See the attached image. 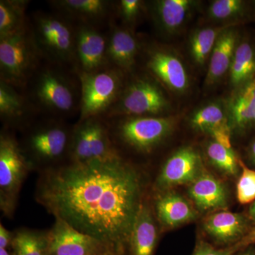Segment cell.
<instances>
[{"mask_svg": "<svg viewBox=\"0 0 255 255\" xmlns=\"http://www.w3.org/2000/svg\"><path fill=\"white\" fill-rule=\"evenodd\" d=\"M144 194L141 172L119 154L41 171L36 197L55 219L98 240L112 255H129Z\"/></svg>", "mask_w": 255, "mask_h": 255, "instance_id": "6da1fadb", "label": "cell"}, {"mask_svg": "<svg viewBox=\"0 0 255 255\" xmlns=\"http://www.w3.org/2000/svg\"><path fill=\"white\" fill-rule=\"evenodd\" d=\"M22 92L38 116L66 120L80 114L81 84L73 69L44 60Z\"/></svg>", "mask_w": 255, "mask_h": 255, "instance_id": "7a4b0ae2", "label": "cell"}, {"mask_svg": "<svg viewBox=\"0 0 255 255\" xmlns=\"http://www.w3.org/2000/svg\"><path fill=\"white\" fill-rule=\"evenodd\" d=\"M73 127L64 119L38 116L21 129L18 141L32 168L43 171L70 162Z\"/></svg>", "mask_w": 255, "mask_h": 255, "instance_id": "3957f363", "label": "cell"}, {"mask_svg": "<svg viewBox=\"0 0 255 255\" xmlns=\"http://www.w3.org/2000/svg\"><path fill=\"white\" fill-rule=\"evenodd\" d=\"M115 148L150 155L173 132V116H143L106 119Z\"/></svg>", "mask_w": 255, "mask_h": 255, "instance_id": "277c9868", "label": "cell"}, {"mask_svg": "<svg viewBox=\"0 0 255 255\" xmlns=\"http://www.w3.org/2000/svg\"><path fill=\"white\" fill-rule=\"evenodd\" d=\"M28 19L43 59L75 70L76 23L55 11H34Z\"/></svg>", "mask_w": 255, "mask_h": 255, "instance_id": "5b68a950", "label": "cell"}, {"mask_svg": "<svg viewBox=\"0 0 255 255\" xmlns=\"http://www.w3.org/2000/svg\"><path fill=\"white\" fill-rule=\"evenodd\" d=\"M165 90L147 72L128 75L118 100L104 118L169 115L172 106Z\"/></svg>", "mask_w": 255, "mask_h": 255, "instance_id": "8992f818", "label": "cell"}, {"mask_svg": "<svg viewBox=\"0 0 255 255\" xmlns=\"http://www.w3.org/2000/svg\"><path fill=\"white\" fill-rule=\"evenodd\" d=\"M29 26L0 38V80L23 92L28 80L43 63Z\"/></svg>", "mask_w": 255, "mask_h": 255, "instance_id": "52a82bcc", "label": "cell"}, {"mask_svg": "<svg viewBox=\"0 0 255 255\" xmlns=\"http://www.w3.org/2000/svg\"><path fill=\"white\" fill-rule=\"evenodd\" d=\"M31 168L14 132L2 128L0 134V208L7 217L14 214L20 189Z\"/></svg>", "mask_w": 255, "mask_h": 255, "instance_id": "ba28073f", "label": "cell"}, {"mask_svg": "<svg viewBox=\"0 0 255 255\" xmlns=\"http://www.w3.org/2000/svg\"><path fill=\"white\" fill-rule=\"evenodd\" d=\"M78 75L82 93L78 122L92 117H105L118 100L128 75L111 67Z\"/></svg>", "mask_w": 255, "mask_h": 255, "instance_id": "9c48e42d", "label": "cell"}, {"mask_svg": "<svg viewBox=\"0 0 255 255\" xmlns=\"http://www.w3.org/2000/svg\"><path fill=\"white\" fill-rule=\"evenodd\" d=\"M118 155L111 138L107 119L92 117L74 125L70 162L107 160Z\"/></svg>", "mask_w": 255, "mask_h": 255, "instance_id": "30bf717a", "label": "cell"}, {"mask_svg": "<svg viewBox=\"0 0 255 255\" xmlns=\"http://www.w3.org/2000/svg\"><path fill=\"white\" fill-rule=\"evenodd\" d=\"M141 56L144 71L169 92L177 95L186 93L190 87V78L182 58L165 47L142 42Z\"/></svg>", "mask_w": 255, "mask_h": 255, "instance_id": "8fae6325", "label": "cell"}, {"mask_svg": "<svg viewBox=\"0 0 255 255\" xmlns=\"http://www.w3.org/2000/svg\"><path fill=\"white\" fill-rule=\"evenodd\" d=\"M200 154L191 146L176 151L164 162L156 179L159 192L184 184H191L205 171Z\"/></svg>", "mask_w": 255, "mask_h": 255, "instance_id": "7c38bea8", "label": "cell"}, {"mask_svg": "<svg viewBox=\"0 0 255 255\" xmlns=\"http://www.w3.org/2000/svg\"><path fill=\"white\" fill-rule=\"evenodd\" d=\"M48 241L49 255H112L100 241L59 219L48 231Z\"/></svg>", "mask_w": 255, "mask_h": 255, "instance_id": "4fadbf2b", "label": "cell"}, {"mask_svg": "<svg viewBox=\"0 0 255 255\" xmlns=\"http://www.w3.org/2000/svg\"><path fill=\"white\" fill-rule=\"evenodd\" d=\"M110 67L107 60V35L90 25L76 24L75 70L90 73Z\"/></svg>", "mask_w": 255, "mask_h": 255, "instance_id": "5bb4252c", "label": "cell"}, {"mask_svg": "<svg viewBox=\"0 0 255 255\" xmlns=\"http://www.w3.org/2000/svg\"><path fill=\"white\" fill-rule=\"evenodd\" d=\"M107 60L110 67L128 76L136 73L141 56L142 41L135 31L115 21L107 30Z\"/></svg>", "mask_w": 255, "mask_h": 255, "instance_id": "9a60e30c", "label": "cell"}, {"mask_svg": "<svg viewBox=\"0 0 255 255\" xmlns=\"http://www.w3.org/2000/svg\"><path fill=\"white\" fill-rule=\"evenodd\" d=\"M200 1L155 0L147 1V13L159 35L169 38L179 34L190 21Z\"/></svg>", "mask_w": 255, "mask_h": 255, "instance_id": "2e32d148", "label": "cell"}, {"mask_svg": "<svg viewBox=\"0 0 255 255\" xmlns=\"http://www.w3.org/2000/svg\"><path fill=\"white\" fill-rule=\"evenodd\" d=\"M53 9L74 23L107 28L115 22V1L110 0H54L48 1Z\"/></svg>", "mask_w": 255, "mask_h": 255, "instance_id": "e0dca14e", "label": "cell"}, {"mask_svg": "<svg viewBox=\"0 0 255 255\" xmlns=\"http://www.w3.org/2000/svg\"><path fill=\"white\" fill-rule=\"evenodd\" d=\"M38 116L22 92L0 80V119L3 128L21 130Z\"/></svg>", "mask_w": 255, "mask_h": 255, "instance_id": "ac0fdd59", "label": "cell"}, {"mask_svg": "<svg viewBox=\"0 0 255 255\" xmlns=\"http://www.w3.org/2000/svg\"><path fill=\"white\" fill-rule=\"evenodd\" d=\"M154 214L164 228H173L194 221L197 212L192 205L180 194L164 191L156 195Z\"/></svg>", "mask_w": 255, "mask_h": 255, "instance_id": "d6986e66", "label": "cell"}, {"mask_svg": "<svg viewBox=\"0 0 255 255\" xmlns=\"http://www.w3.org/2000/svg\"><path fill=\"white\" fill-rule=\"evenodd\" d=\"M240 40L239 33L235 26L226 28L221 33L208 63L206 86H214L228 75Z\"/></svg>", "mask_w": 255, "mask_h": 255, "instance_id": "ffe728a7", "label": "cell"}, {"mask_svg": "<svg viewBox=\"0 0 255 255\" xmlns=\"http://www.w3.org/2000/svg\"><path fill=\"white\" fill-rule=\"evenodd\" d=\"M203 228L216 243L221 245L239 242L248 232V222L243 215L225 210L207 216Z\"/></svg>", "mask_w": 255, "mask_h": 255, "instance_id": "44dd1931", "label": "cell"}, {"mask_svg": "<svg viewBox=\"0 0 255 255\" xmlns=\"http://www.w3.org/2000/svg\"><path fill=\"white\" fill-rule=\"evenodd\" d=\"M188 194L201 211H221L228 206V192L219 179L205 170L189 184Z\"/></svg>", "mask_w": 255, "mask_h": 255, "instance_id": "7402d4cb", "label": "cell"}, {"mask_svg": "<svg viewBox=\"0 0 255 255\" xmlns=\"http://www.w3.org/2000/svg\"><path fill=\"white\" fill-rule=\"evenodd\" d=\"M153 209L143 201L137 213L130 241L129 255H154L158 230Z\"/></svg>", "mask_w": 255, "mask_h": 255, "instance_id": "603a6c76", "label": "cell"}, {"mask_svg": "<svg viewBox=\"0 0 255 255\" xmlns=\"http://www.w3.org/2000/svg\"><path fill=\"white\" fill-rule=\"evenodd\" d=\"M227 110L232 130L243 131L255 123V78L235 90Z\"/></svg>", "mask_w": 255, "mask_h": 255, "instance_id": "cb8c5ba5", "label": "cell"}, {"mask_svg": "<svg viewBox=\"0 0 255 255\" xmlns=\"http://www.w3.org/2000/svg\"><path fill=\"white\" fill-rule=\"evenodd\" d=\"M235 26H204L191 33L188 43L189 55L193 63L200 68H205L221 33L226 28Z\"/></svg>", "mask_w": 255, "mask_h": 255, "instance_id": "d4e9b609", "label": "cell"}, {"mask_svg": "<svg viewBox=\"0 0 255 255\" xmlns=\"http://www.w3.org/2000/svg\"><path fill=\"white\" fill-rule=\"evenodd\" d=\"M228 76L234 90L255 78V47L251 41L240 40Z\"/></svg>", "mask_w": 255, "mask_h": 255, "instance_id": "484cf974", "label": "cell"}, {"mask_svg": "<svg viewBox=\"0 0 255 255\" xmlns=\"http://www.w3.org/2000/svg\"><path fill=\"white\" fill-rule=\"evenodd\" d=\"M28 0H0V38L23 31L28 25Z\"/></svg>", "mask_w": 255, "mask_h": 255, "instance_id": "4316f807", "label": "cell"}, {"mask_svg": "<svg viewBox=\"0 0 255 255\" xmlns=\"http://www.w3.org/2000/svg\"><path fill=\"white\" fill-rule=\"evenodd\" d=\"M247 4L242 0H215L206 9L208 22L218 26H236L246 16Z\"/></svg>", "mask_w": 255, "mask_h": 255, "instance_id": "83f0119b", "label": "cell"}, {"mask_svg": "<svg viewBox=\"0 0 255 255\" xmlns=\"http://www.w3.org/2000/svg\"><path fill=\"white\" fill-rule=\"evenodd\" d=\"M226 121H228L227 106L220 101H214L194 111L189 118V124L196 131L208 134Z\"/></svg>", "mask_w": 255, "mask_h": 255, "instance_id": "f1b7e54d", "label": "cell"}, {"mask_svg": "<svg viewBox=\"0 0 255 255\" xmlns=\"http://www.w3.org/2000/svg\"><path fill=\"white\" fill-rule=\"evenodd\" d=\"M12 255H49L48 231L22 228L14 232Z\"/></svg>", "mask_w": 255, "mask_h": 255, "instance_id": "f546056e", "label": "cell"}, {"mask_svg": "<svg viewBox=\"0 0 255 255\" xmlns=\"http://www.w3.org/2000/svg\"><path fill=\"white\" fill-rule=\"evenodd\" d=\"M210 162L216 168L229 176H236L239 172L240 159L233 148H228L214 140H211L206 149Z\"/></svg>", "mask_w": 255, "mask_h": 255, "instance_id": "4dcf8cb0", "label": "cell"}, {"mask_svg": "<svg viewBox=\"0 0 255 255\" xmlns=\"http://www.w3.org/2000/svg\"><path fill=\"white\" fill-rule=\"evenodd\" d=\"M116 18L124 27L135 29L147 13V1L142 0L115 1Z\"/></svg>", "mask_w": 255, "mask_h": 255, "instance_id": "1f68e13d", "label": "cell"}, {"mask_svg": "<svg viewBox=\"0 0 255 255\" xmlns=\"http://www.w3.org/2000/svg\"><path fill=\"white\" fill-rule=\"evenodd\" d=\"M242 173L237 184V198L241 204L255 201V171L248 168L240 159Z\"/></svg>", "mask_w": 255, "mask_h": 255, "instance_id": "d6a6232c", "label": "cell"}, {"mask_svg": "<svg viewBox=\"0 0 255 255\" xmlns=\"http://www.w3.org/2000/svg\"><path fill=\"white\" fill-rule=\"evenodd\" d=\"M231 131H232V128H231L229 120H228L214 128L208 133V135L212 137L213 140L218 143L221 144L228 148H232Z\"/></svg>", "mask_w": 255, "mask_h": 255, "instance_id": "836d02e7", "label": "cell"}, {"mask_svg": "<svg viewBox=\"0 0 255 255\" xmlns=\"http://www.w3.org/2000/svg\"><path fill=\"white\" fill-rule=\"evenodd\" d=\"M236 251L233 246L226 249H217L207 242L201 240L196 243L192 255H233Z\"/></svg>", "mask_w": 255, "mask_h": 255, "instance_id": "e575fe53", "label": "cell"}, {"mask_svg": "<svg viewBox=\"0 0 255 255\" xmlns=\"http://www.w3.org/2000/svg\"><path fill=\"white\" fill-rule=\"evenodd\" d=\"M14 237V233L8 231L3 226L2 223H1L0 225V248L7 249L9 247L11 248Z\"/></svg>", "mask_w": 255, "mask_h": 255, "instance_id": "d590c367", "label": "cell"}, {"mask_svg": "<svg viewBox=\"0 0 255 255\" xmlns=\"http://www.w3.org/2000/svg\"><path fill=\"white\" fill-rule=\"evenodd\" d=\"M253 243H255V227L253 228L251 231H248L246 236L236 244H235L233 247L236 248V251H238V250L246 248Z\"/></svg>", "mask_w": 255, "mask_h": 255, "instance_id": "8d00e7d4", "label": "cell"}, {"mask_svg": "<svg viewBox=\"0 0 255 255\" xmlns=\"http://www.w3.org/2000/svg\"><path fill=\"white\" fill-rule=\"evenodd\" d=\"M249 155L251 160L255 164V140L251 144V147H250Z\"/></svg>", "mask_w": 255, "mask_h": 255, "instance_id": "74e56055", "label": "cell"}, {"mask_svg": "<svg viewBox=\"0 0 255 255\" xmlns=\"http://www.w3.org/2000/svg\"><path fill=\"white\" fill-rule=\"evenodd\" d=\"M249 215L251 219L255 223V201L250 208Z\"/></svg>", "mask_w": 255, "mask_h": 255, "instance_id": "f35d334b", "label": "cell"}, {"mask_svg": "<svg viewBox=\"0 0 255 255\" xmlns=\"http://www.w3.org/2000/svg\"><path fill=\"white\" fill-rule=\"evenodd\" d=\"M0 255H12L9 251H6V249H3L0 248Z\"/></svg>", "mask_w": 255, "mask_h": 255, "instance_id": "ab89813d", "label": "cell"}, {"mask_svg": "<svg viewBox=\"0 0 255 255\" xmlns=\"http://www.w3.org/2000/svg\"><path fill=\"white\" fill-rule=\"evenodd\" d=\"M240 255H255V252L253 251H248L242 253Z\"/></svg>", "mask_w": 255, "mask_h": 255, "instance_id": "60d3db41", "label": "cell"}]
</instances>
